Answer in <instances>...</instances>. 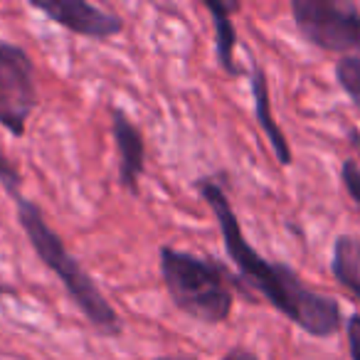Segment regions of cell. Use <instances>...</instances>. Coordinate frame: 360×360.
I'll use <instances>...</instances> for the list:
<instances>
[{
    "label": "cell",
    "mask_w": 360,
    "mask_h": 360,
    "mask_svg": "<svg viewBox=\"0 0 360 360\" xmlns=\"http://www.w3.org/2000/svg\"><path fill=\"white\" fill-rule=\"evenodd\" d=\"M30 8L50 18L67 32L89 40H109L124 32V20L86 0H30Z\"/></svg>",
    "instance_id": "8992f818"
},
{
    "label": "cell",
    "mask_w": 360,
    "mask_h": 360,
    "mask_svg": "<svg viewBox=\"0 0 360 360\" xmlns=\"http://www.w3.org/2000/svg\"><path fill=\"white\" fill-rule=\"evenodd\" d=\"M37 104L35 62L25 47L0 37V126L15 139L25 136Z\"/></svg>",
    "instance_id": "5b68a950"
},
{
    "label": "cell",
    "mask_w": 360,
    "mask_h": 360,
    "mask_svg": "<svg viewBox=\"0 0 360 360\" xmlns=\"http://www.w3.org/2000/svg\"><path fill=\"white\" fill-rule=\"evenodd\" d=\"M250 89H252V99H255V119L259 124L262 134L266 136L271 150H274V158L279 160V165L289 168L294 163V150L289 146L284 129L276 124L274 111H271V94H269V79H266V72L262 65H252L250 70Z\"/></svg>",
    "instance_id": "ba28073f"
},
{
    "label": "cell",
    "mask_w": 360,
    "mask_h": 360,
    "mask_svg": "<svg viewBox=\"0 0 360 360\" xmlns=\"http://www.w3.org/2000/svg\"><path fill=\"white\" fill-rule=\"evenodd\" d=\"M291 18L309 45L330 55H360V8L348 0H291Z\"/></svg>",
    "instance_id": "277c9868"
},
{
    "label": "cell",
    "mask_w": 360,
    "mask_h": 360,
    "mask_svg": "<svg viewBox=\"0 0 360 360\" xmlns=\"http://www.w3.org/2000/svg\"><path fill=\"white\" fill-rule=\"evenodd\" d=\"M111 139L119 155V186L139 195V180L146 170V141L141 129L121 109H111Z\"/></svg>",
    "instance_id": "52a82bcc"
},
{
    "label": "cell",
    "mask_w": 360,
    "mask_h": 360,
    "mask_svg": "<svg viewBox=\"0 0 360 360\" xmlns=\"http://www.w3.org/2000/svg\"><path fill=\"white\" fill-rule=\"evenodd\" d=\"M13 202H15L18 222H20L30 247L35 250L37 259L60 279L67 296L82 311L86 323L96 333L104 335V338H119L124 333V321H121L119 311L111 306V301L96 286V281L89 276V271L79 264V259L72 257V252L67 250L62 237L47 222L42 207L37 202L27 200L25 193L13 198Z\"/></svg>",
    "instance_id": "7a4b0ae2"
},
{
    "label": "cell",
    "mask_w": 360,
    "mask_h": 360,
    "mask_svg": "<svg viewBox=\"0 0 360 360\" xmlns=\"http://www.w3.org/2000/svg\"><path fill=\"white\" fill-rule=\"evenodd\" d=\"M330 274L345 291L360 301V240L355 235H338L330 255Z\"/></svg>",
    "instance_id": "30bf717a"
},
{
    "label": "cell",
    "mask_w": 360,
    "mask_h": 360,
    "mask_svg": "<svg viewBox=\"0 0 360 360\" xmlns=\"http://www.w3.org/2000/svg\"><path fill=\"white\" fill-rule=\"evenodd\" d=\"M207 13L212 18V27H215V60L220 65V70L227 77H242L245 70L237 65L235 50H237V27H235V15L240 11V3L235 0H205L202 3Z\"/></svg>",
    "instance_id": "9c48e42d"
},
{
    "label": "cell",
    "mask_w": 360,
    "mask_h": 360,
    "mask_svg": "<svg viewBox=\"0 0 360 360\" xmlns=\"http://www.w3.org/2000/svg\"><path fill=\"white\" fill-rule=\"evenodd\" d=\"M195 191L207 202L217 227L222 245L232 264L240 269V279L250 291L262 294V299L279 311L284 319L299 326L304 333L314 338H330L345 326L340 304L328 294L311 289L299 271L284 262H269L250 245L237 220V212L227 198L222 183L215 175H202L195 180Z\"/></svg>",
    "instance_id": "6da1fadb"
},
{
    "label": "cell",
    "mask_w": 360,
    "mask_h": 360,
    "mask_svg": "<svg viewBox=\"0 0 360 360\" xmlns=\"http://www.w3.org/2000/svg\"><path fill=\"white\" fill-rule=\"evenodd\" d=\"M340 180H343V188L350 195V200L360 207V165L353 158L343 160V165H340Z\"/></svg>",
    "instance_id": "4fadbf2b"
},
{
    "label": "cell",
    "mask_w": 360,
    "mask_h": 360,
    "mask_svg": "<svg viewBox=\"0 0 360 360\" xmlns=\"http://www.w3.org/2000/svg\"><path fill=\"white\" fill-rule=\"evenodd\" d=\"M335 82L343 89V94L350 99V104L360 111V55L340 57L335 62Z\"/></svg>",
    "instance_id": "8fae6325"
},
{
    "label": "cell",
    "mask_w": 360,
    "mask_h": 360,
    "mask_svg": "<svg viewBox=\"0 0 360 360\" xmlns=\"http://www.w3.org/2000/svg\"><path fill=\"white\" fill-rule=\"evenodd\" d=\"M220 360H259V355L255 353V350L250 348H242V345H235V348H230L225 355H222Z\"/></svg>",
    "instance_id": "9a60e30c"
},
{
    "label": "cell",
    "mask_w": 360,
    "mask_h": 360,
    "mask_svg": "<svg viewBox=\"0 0 360 360\" xmlns=\"http://www.w3.org/2000/svg\"><path fill=\"white\" fill-rule=\"evenodd\" d=\"M345 340H348L350 360H360V314H350L345 319Z\"/></svg>",
    "instance_id": "5bb4252c"
},
{
    "label": "cell",
    "mask_w": 360,
    "mask_h": 360,
    "mask_svg": "<svg viewBox=\"0 0 360 360\" xmlns=\"http://www.w3.org/2000/svg\"><path fill=\"white\" fill-rule=\"evenodd\" d=\"M153 360H200V358H195V355L180 353V355H160V358H153Z\"/></svg>",
    "instance_id": "2e32d148"
},
{
    "label": "cell",
    "mask_w": 360,
    "mask_h": 360,
    "mask_svg": "<svg viewBox=\"0 0 360 360\" xmlns=\"http://www.w3.org/2000/svg\"><path fill=\"white\" fill-rule=\"evenodd\" d=\"M0 296H15V289H13V286H8V284H3V281H0Z\"/></svg>",
    "instance_id": "e0dca14e"
},
{
    "label": "cell",
    "mask_w": 360,
    "mask_h": 360,
    "mask_svg": "<svg viewBox=\"0 0 360 360\" xmlns=\"http://www.w3.org/2000/svg\"><path fill=\"white\" fill-rule=\"evenodd\" d=\"M0 186L8 193V198H18L22 195V173L15 165V160L0 148Z\"/></svg>",
    "instance_id": "7c38bea8"
},
{
    "label": "cell",
    "mask_w": 360,
    "mask_h": 360,
    "mask_svg": "<svg viewBox=\"0 0 360 360\" xmlns=\"http://www.w3.org/2000/svg\"><path fill=\"white\" fill-rule=\"evenodd\" d=\"M158 266L175 309L205 326H220L230 319L235 309V291L245 294L247 301H255L245 281L232 276L230 269L212 257L165 245L158 252Z\"/></svg>",
    "instance_id": "3957f363"
}]
</instances>
